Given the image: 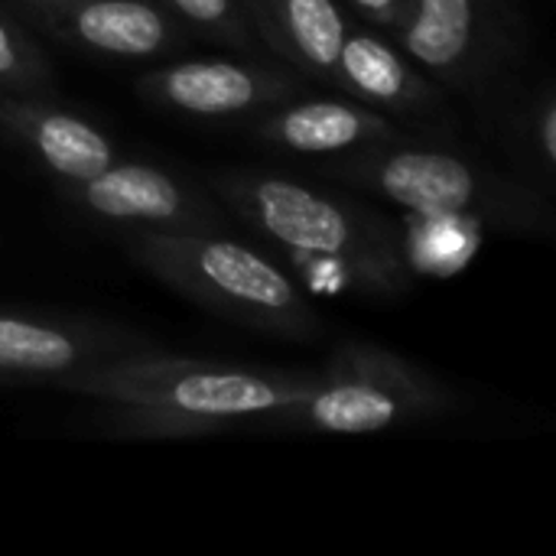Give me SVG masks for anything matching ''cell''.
<instances>
[{"label": "cell", "mask_w": 556, "mask_h": 556, "mask_svg": "<svg viewBox=\"0 0 556 556\" xmlns=\"http://www.w3.org/2000/svg\"><path fill=\"white\" fill-rule=\"evenodd\" d=\"M319 371H270L140 352L52 378L59 391L98 401V424L127 440H179L241 427H274L316 388Z\"/></svg>", "instance_id": "obj_1"}, {"label": "cell", "mask_w": 556, "mask_h": 556, "mask_svg": "<svg viewBox=\"0 0 556 556\" xmlns=\"http://www.w3.org/2000/svg\"><path fill=\"white\" fill-rule=\"evenodd\" d=\"M212 186L306 287L371 300H391L410 290L414 267L404 238L355 202L257 173H228Z\"/></svg>", "instance_id": "obj_2"}, {"label": "cell", "mask_w": 556, "mask_h": 556, "mask_svg": "<svg viewBox=\"0 0 556 556\" xmlns=\"http://www.w3.org/2000/svg\"><path fill=\"white\" fill-rule=\"evenodd\" d=\"M127 248L156 280L235 326L290 342H313L326 329L303 283L244 241L218 231L140 228Z\"/></svg>", "instance_id": "obj_3"}, {"label": "cell", "mask_w": 556, "mask_h": 556, "mask_svg": "<svg viewBox=\"0 0 556 556\" xmlns=\"http://www.w3.org/2000/svg\"><path fill=\"white\" fill-rule=\"evenodd\" d=\"M453 407V394L420 365L397 352L342 342L319 371L306 401L277 417V430L365 437L440 417Z\"/></svg>", "instance_id": "obj_4"}, {"label": "cell", "mask_w": 556, "mask_h": 556, "mask_svg": "<svg viewBox=\"0 0 556 556\" xmlns=\"http://www.w3.org/2000/svg\"><path fill=\"white\" fill-rule=\"evenodd\" d=\"M339 173L424 222H495L525 228L534 222V199L525 189L443 150L381 143Z\"/></svg>", "instance_id": "obj_5"}, {"label": "cell", "mask_w": 556, "mask_h": 556, "mask_svg": "<svg viewBox=\"0 0 556 556\" xmlns=\"http://www.w3.org/2000/svg\"><path fill=\"white\" fill-rule=\"evenodd\" d=\"M397 49L440 81H482L505 59V29L489 0H407L391 29Z\"/></svg>", "instance_id": "obj_6"}, {"label": "cell", "mask_w": 556, "mask_h": 556, "mask_svg": "<svg viewBox=\"0 0 556 556\" xmlns=\"http://www.w3.org/2000/svg\"><path fill=\"white\" fill-rule=\"evenodd\" d=\"M137 88L160 108L205 121L261 114L296 98L290 72L241 59H182L140 75Z\"/></svg>", "instance_id": "obj_7"}, {"label": "cell", "mask_w": 556, "mask_h": 556, "mask_svg": "<svg viewBox=\"0 0 556 556\" xmlns=\"http://www.w3.org/2000/svg\"><path fill=\"white\" fill-rule=\"evenodd\" d=\"M62 195L78 208L117 222L163 231H218V212L150 163H111L91 179L59 182Z\"/></svg>", "instance_id": "obj_8"}, {"label": "cell", "mask_w": 556, "mask_h": 556, "mask_svg": "<svg viewBox=\"0 0 556 556\" xmlns=\"http://www.w3.org/2000/svg\"><path fill=\"white\" fill-rule=\"evenodd\" d=\"M156 352L137 332L101 323H49L16 313H0V375L52 381L59 375L121 358Z\"/></svg>", "instance_id": "obj_9"}, {"label": "cell", "mask_w": 556, "mask_h": 556, "mask_svg": "<svg viewBox=\"0 0 556 556\" xmlns=\"http://www.w3.org/2000/svg\"><path fill=\"white\" fill-rule=\"evenodd\" d=\"M33 23L101 59H156L182 42V23L160 0H78L33 16Z\"/></svg>", "instance_id": "obj_10"}, {"label": "cell", "mask_w": 556, "mask_h": 556, "mask_svg": "<svg viewBox=\"0 0 556 556\" xmlns=\"http://www.w3.org/2000/svg\"><path fill=\"white\" fill-rule=\"evenodd\" d=\"M254 134L270 147H280L287 153H303V156H336V153H352V150H371L381 143H394L397 137L394 124L381 111L355 98L280 101L257 114Z\"/></svg>", "instance_id": "obj_11"}, {"label": "cell", "mask_w": 556, "mask_h": 556, "mask_svg": "<svg viewBox=\"0 0 556 556\" xmlns=\"http://www.w3.org/2000/svg\"><path fill=\"white\" fill-rule=\"evenodd\" d=\"M0 127L59 182L91 179L117 160L111 140L94 124L36 94H0Z\"/></svg>", "instance_id": "obj_12"}, {"label": "cell", "mask_w": 556, "mask_h": 556, "mask_svg": "<svg viewBox=\"0 0 556 556\" xmlns=\"http://www.w3.org/2000/svg\"><path fill=\"white\" fill-rule=\"evenodd\" d=\"M241 10L251 33L290 68L332 85L352 23L339 0H241Z\"/></svg>", "instance_id": "obj_13"}, {"label": "cell", "mask_w": 556, "mask_h": 556, "mask_svg": "<svg viewBox=\"0 0 556 556\" xmlns=\"http://www.w3.org/2000/svg\"><path fill=\"white\" fill-rule=\"evenodd\" d=\"M332 88L375 108V111H424L433 101L430 85L414 62L368 26L349 23L345 42L336 62Z\"/></svg>", "instance_id": "obj_14"}, {"label": "cell", "mask_w": 556, "mask_h": 556, "mask_svg": "<svg viewBox=\"0 0 556 556\" xmlns=\"http://www.w3.org/2000/svg\"><path fill=\"white\" fill-rule=\"evenodd\" d=\"M55 75L46 52L20 26V20L0 10V94H49Z\"/></svg>", "instance_id": "obj_15"}, {"label": "cell", "mask_w": 556, "mask_h": 556, "mask_svg": "<svg viewBox=\"0 0 556 556\" xmlns=\"http://www.w3.org/2000/svg\"><path fill=\"white\" fill-rule=\"evenodd\" d=\"M182 26L195 29L205 39L235 46V49H254L257 36L251 33L241 0H160Z\"/></svg>", "instance_id": "obj_16"}, {"label": "cell", "mask_w": 556, "mask_h": 556, "mask_svg": "<svg viewBox=\"0 0 556 556\" xmlns=\"http://www.w3.org/2000/svg\"><path fill=\"white\" fill-rule=\"evenodd\" d=\"M342 7H349L358 20H365L368 26H381V29H394L407 0H339Z\"/></svg>", "instance_id": "obj_17"}, {"label": "cell", "mask_w": 556, "mask_h": 556, "mask_svg": "<svg viewBox=\"0 0 556 556\" xmlns=\"http://www.w3.org/2000/svg\"><path fill=\"white\" fill-rule=\"evenodd\" d=\"M541 153H544V163H547V169H554V160H556V108H554V101H551V98L544 101V111H541Z\"/></svg>", "instance_id": "obj_18"}, {"label": "cell", "mask_w": 556, "mask_h": 556, "mask_svg": "<svg viewBox=\"0 0 556 556\" xmlns=\"http://www.w3.org/2000/svg\"><path fill=\"white\" fill-rule=\"evenodd\" d=\"M10 3H16L29 20L33 16H39V13H49V10H62V7H72V3H78V0H10Z\"/></svg>", "instance_id": "obj_19"}]
</instances>
